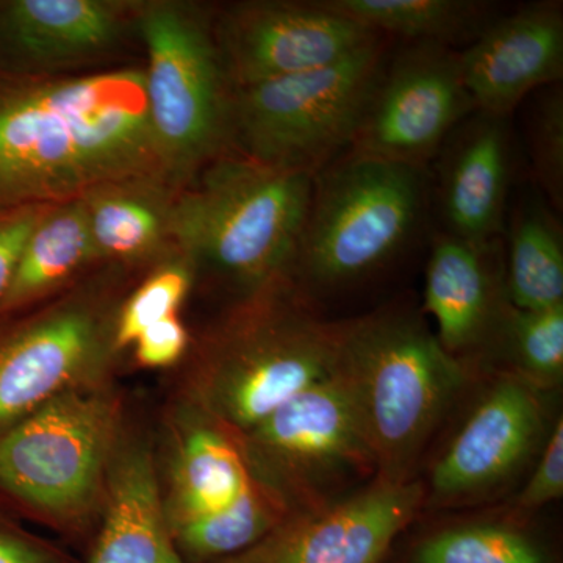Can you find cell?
Returning <instances> with one entry per match:
<instances>
[{"label": "cell", "instance_id": "603a6c76", "mask_svg": "<svg viewBox=\"0 0 563 563\" xmlns=\"http://www.w3.org/2000/svg\"><path fill=\"white\" fill-rule=\"evenodd\" d=\"M325 9L357 22L366 31L410 44H435L457 51L468 46L499 16L483 0H320Z\"/></svg>", "mask_w": 563, "mask_h": 563}, {"label": "cell", "instance_id": "5b68a950", "mask_svg": "<svg viewBox=\"0 0 563 563\" xmlns=\"http://www.w3.org/2000/svg\"><path fill=\"white\" fill-rule=\"evenodd\" d=\"M426 169L344 152L313 177L288 279L303 298L339 290L388 265L420 231Z\"/></svg>", "mask_w": 563, "mask_h": 563}, {"label": "cell", "instance_id": "484cf974", "mask_svg": "<svg viewBox=\"0 0 563 563\" xmlns=\"http://www.w3.org/2000/svg\"><path fill=\"white\" fill-rule=\"evenodd\" d=\"M198 276L196 263L177 246L141 274L118 317V350L131 347L155 322L179 314Z\"/></svg>", "mask_w": 563, "mask_h": 563}, {"label": "cell", "instance_id": "f1b7e54d", "mask_svg": "<svg viewBox=\"0 0 563 563\" xmlns=\"http://www.w3.org/2000/svg\"><path fill=\"white\" fill-rule=\"evenodd\" d=\"M526 151L533 181L554 210L563 209V90L561 84L539 90L526 114Z\"/></svg>", "mask_w": 563, "mask_h": 563}, {"label": "cell", "instance_id": "cb8c5ba5", "mask_svg": "<svg viewBox=\"0 0 563 563\" xmlns=\"http://www.w3.org/2000/svg\"><path fill=\"white\" fill-rule=\"evenodd\" d=\"M504 291L517 309L563 306V233L542 196H526L510 217Z\"/></svg>", "mask_w": 563, "mask_h": 563}, {"label": "cell", "instance_id": "6da1fadb", "mask_svg": "<svg viewBox=\"0 0 563 563\" xmlns=\"http://www.w3.org/2000/svg\"><path fill=\"white\" fill-rule=\"evenodd\" d=\"M132 177L169 180L151 128L143 65L0 73V213L73 201Z\"/></svg>", "mask_w": 563, "mask_h": 563}, {"label": "cell", "instance_id": "1f68e13d", "mask_svg": "<svg viewBox=\"0 0 563 563\" xmlns=\"http://www.w3.org/2000/svg\"><path fill=\"white\" fill-rule=\"evenodd\" d=\"M52 206H31L0 213V301L9 290L22 247Z\"/></svg>", "mask_w": 563, "mask_h": 563}, {"label": "cell", "instance_id": "4316f807", "mask_svg": "<svg viewBox=\"0 0 563 563\" xmlns=\"http://www.w3.org/2000/svg\"><path fill=\"white\" fill-rule=\"evenodd\" d=\"M493 342L501 344L517 376L529 384H558L563 374V306L523 310L507 303Z\"/></svg>", "mask_w": 563, "mask_h": 563}, {"label": "cell", "instance_id": "44dd1931", "mask_svg": "<svg viewBox=\"0 0 563 563\" xmlns=\"http://www.w3.org/2000/svg\"><path fill=\"white\" fill-rule=\"evenodd\" d=\"M87 211L81 199L55 203L22 247L0 317L46 301L98 266Z\"/></svg>", "mask_w": 563, "mask_h": 563}, {"label": "cell", "instance_id": "4fadbf2b", "mask_svg": "<svg viewBox=\"0 0 563 563\" xmlns=\"http://www.w3.org/2000/svg\"><path fill=\"white\" fill-rule=\"evenodd\" d=\"M420 483H376L287 515L261 542L213 563H379L424 501Z\"/></svg>", "mask_w": 563, "mask_h": 563}, {"label": "cell", "instance_id": "277c9868", "mask_svg": "<svg viewBox=\"0 0 563 563\" xmlns=\"http://www.w3.org/2000/svg\"><path fill=\"white\" fill-rule=\"evenodd\" d=\"M313 177L228 152L179 191L174 244L199 273L221 277L240 298L288 279Z\"/></svg>", "mask_w": 563, "mask_h": 563}, {"label": "cell", "instance_id": "ba28073f", "mask_svg": "<svg viewBox=\"0 0 563 563\" xmlns=\"http://www.w3.org/2000/svg\"><path fill=\"white\" fill-rule=\"evenodd\" d=\"M120 432L107 379L62 393L0 435V496L84 536L103 503Z\"/></svg>", "mask_w": 563, "mask_h": 563}, {"label": "cell", "instance_id": "d6986e66", "mask_svg": "<svg viewBox=\"0 0 563 563\" xmlns=\"http://www.w3.org/2000/svg\"><path fill=\"white\" fill-rule=\"evenodd\" d=\"M87 563H187L169 531L151 450L120 432Z\"/></svg>", "mask_w": 563, "mask_h": 563}, {"label": "cell", "instance_id": "d4e9b609", "mask_svg": "<svg viewBox=\"0 0 563 563\" xmlns=\"http://www.w3.org/2000/svg\"><path fill=\"white\" fill-rule=\"evenodd\" d=\"M287 515L272 493L252 481L228 509L169 526V531L185 562L213 563L261 542Z\"/></svg>", "mask_w": 563, "mask_h": 563}, {"label": "cell", "instance_id": "8fae6325", "mask_svg": "<svg viewBox=\"0 0 563 563\" xmlns=\"http://www.w3.org/2000/svg\"><path fill=\"white\" fill-rule=\"evenodd\" d=\"M406 44L388 55L350 151L426 169L476 106L463 85L457 51Z\"/></svg>", "mask_w": 563, "mask_h": 563}, {"label": "cell", "instance_id": "2e32d148", "mask_svg": "<svg viewBox=\"0 0 563 563\" xmlns=\"http://www.w3.org/2000/svg\"><path fill=\"white\" fill-rule=\"evenodd\" d=\"M542 409L536 387L517 374L496 380L437 462L433 496L457 501L509 479L540 442Z\"/></svg>", "mask_w": 563, "mask_h": 563}, {"label": "cell", "instance_id": "7402d4cb", "mask_svg": "<svg viewBox=\"0 0 563 563\" xmlns=\"http://www.w3.org/2000/svg\"><path fill=\"white\" fill-rule=\"evenodd\" d=\"M199 417L185 429L174 457L169 496L163 498L168 526L228 509L254 481L235 437Z\"/></svg>", "mask_w": 563, "mask_h": 563}, {"label": "cell", "instance_id": "9c48e42d", "mask_svg": "<svg viewBox=\"0 0 563 563\" xmlns=\"http://www.w3.org/2000/svg\"><path fill=\"white\" fill-rule=\"evenodd\" d=\"M379 36L325 68L233 88L232 152L317 176L351 150L388 58Z\"/></svg>", "mask_w": 563, "mask_h": 563}, {"label": "cell", "instance_id": "3957f363", "mask_svg": "<svg viewBox=\"0 0 563 563\" xmlns=\"http://www.w3.org/2000/svg\"><path fill=\"white\" fill-rule=\"evenodd\" d=\"M339 373L350 388L377 479L410 466L466 383L465 368L406 307L335 322Z\"/></svg>", "mask_w": 563, "mask_h": 563}, {"label": "cell", "instance_id": "8992f818", "mask_svg": "<svg viewBox=\"0 0 563 563\" xmlns=\"http://www.w3.org/2000/svg\"><path fill=\"white\" fill-rule=\"evenodd\" d=\"M214 9L192 0H139L136 38L158 155L179 188L232 151L231 81L214 38Z\"/></svg>", "mask_w": 563, "mask_h": 563}, {"label": "cell", "instance_id": "7c38bea8", "mask_svg": "<svg viewBox=\"0 0 563 563\" xmlns=\"http://www.w3.org/2000/svg\"><path fill=\"white\" fill-rule=\"evenodd\" d=\"M379 36L320 0H242L214 9V38L232 88L335 65Z\"/></svg>", "mask_w": 563, "mask_h": 563}, {"label": "cell", "instance_id": "7a4b0ae2", "mask_svg": "<svg viewBox=\"0 0 563 563\" xmlns=\"http://www.w3.org/2000/svg\"><path fill=\"white\" fill-rule=\"evenodd\" d=\"M339 373L335 322L322 321L290 279L243 296L195 344V409L233 437Z\"/></svg>", "mask_w": 563, "mask_h": 563}, {"label": "cell", "instance_id": "d6a6232c", "mask_svg": "<svg viewBox=\"0 0 563 563\" xmlns=\"http://www.w3.org/2000/svg\"><path fill=\"white\" fill-rule=\"evenodd\" d=\"M0 563H80L47 540L25 531L0 512Z\"/></svg>", "mask_w": 563, "mask_h": 563}, {"label": "cell", "instance_id": "ffe728a7", "mask_svg": "<svg viewBox=\"0 0 563 563\" xmlns=\"http://www.w3.org/2000/svg\"><path fill=\"white\" fill-rule=\"evenodd\" d=\"M180 190L166 177H132L81 196L99 265L143 272L174 250L173 213Z\"/></svg>", "mask_w": 563, "mask_h": 563}, {"label": "cell", "instance_id": "ac0fdd59", "mask_svg": "<svg viewBox=\"0 0 563 563\" xmlns=\"http://www.w3.org/2000/svg\"><path fill=\"white\" fill-rule=\"evenodd\" d=\"M507 303L501 240L474 244L446 233L435 236L426 266L424 310L444 350L457 357L493 342Z\"/></svg>", "mask_w": 563, "mask_h": 563}, {"label": "cell", "instance_id": "4dcf8cb0", "mask_svg": "<svg viewBox=\"0 0 563 563\" xmlns=\"http://www.w3.org/2000/svg\"><path fill=\"white\" fill-rule=\"evenodd\" d=\"M563 495V422H555L536 472L520 493L518 510H536Z\"/></svg>", "mask_w": 563, "mask_h": 563}, {"label": "cell", "instance_id": "83f0119b", "mask_svg": "<svg viewBox=\"0 0 563 563\" xmlns=\"http://www.w3.org/2000/svg\"><path fill=\"white\" fill-rule=\"evenodd\" d=\"M412 563H547L542 551L512 528L472 525L426 540Z\"/></svg>", "mask_w": 563, "mask_h": 563}, {"label": "cell", "instance_id": "9a60e30c", "mask_svg": "<svg viewBox=\"0 0 563 563\" xmlns=\"http://www.w3.org/2000/svg\"><path fill=\"white\" fill-rule=\"evenodd\" d=\"M457 57L476 110L509 118L529 95L562 81V2L542 0L499 14Z\"/></svg>", "mask_w": 563, "mask_h": 563}, {"label": "cell", "instance_id": "f546056e", "mask_svg": "<svg viewBox=\"0 0 563 563\" xmlns=\"http://www.w3.org/2000/svg\"><path fill=\"white\" fill-rule=\"evenodd\" d=\"M191 336L179 314L155 322L132 344L133 355L144 368H166L184 358Z\"/></svg>", "mask_w": 563, "mask_h": 563}, {"label": "cell", "instance_id": "e0dca14e", "mask_svg": "<svg viewBox=\"0 0 563 563\" xmlns=\"http://www.w3.org/2000/svg\"><path fill=\"white\" fill-rule=\"evenodd\" d=\"M509 118L476 110L437 154V199L446 235L487 244L501 240L515 173Z\"/></svg>", "mask_w": 563, "mask_h": 563}, {"label": "cell", "instance_id": "52a82bcc", "mask_svg": "<svg viewBox=\"0 0 563 563\" xmlns=\"http://www.w3.org/2000/svg\"><path fill=\"white\" fill-rule=\"evenodd\" d=\"M140 269L98 265L22 312L0 317V435L51 399L106 380L117 322Z\"/></svg>", "mask_w": 563, "mask_h": 563}, {"label": "cell", "instance_id": "5bb4252c", "mask_svg": "<svg viewBox=\"0 0 563 563\" xmlns=\"http://www.w3.org/2000/svg\"><path fill=\"white\" fill-rule=\"evenodd\" d=\"M139 0H0V73L57 76L136 36Z\"/></svg>", "mask_w": 563, "mask_h": 563}, {"label": "cell", "instance_id": "30bf717a", "mask_svg": "<svg viewBox=\"0 0 563 563\" xmlns=\"http://www.w3.org/2000/svg\"><path fill=\"white\" fill-rule=\"evenodd\" d=\"M235 439L252 479L288 515L336 501L346 484L376 472L340 373L299 393Z\"/></svg>", "mask_w": 563, "mask_h": 563}]
</instances>
